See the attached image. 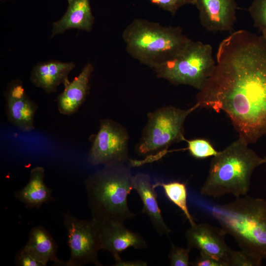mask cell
Here are the masks:
<instances>
[{
	"mask_svg": "<svg viewBox=\"0 0 266 266\" xmlns=\"http://www.w3.org/2000/svg\"><path fill=\"white\" fill-rule=\"evenodd\" d=\"M196 104L183 109L173 106L162 107L150 113L137 146L142 155L164 150L173 143L186 141L184 123L192 112L199 108Z\"/></svg>",
	"mask_w": 266,
	"mask_h": 266,
	"instance_id": "cell-7",
	"label": "cell"
},
{
	"mask_svg": "<svg viewBox=\"0 0 266 266\" xmlns=\"http://www.w3.org/2000/svg\"><path fill=\"white\" fill-rule=\"evenodd\" d=\"M100 224L102 250L109 252L115 260L125 250L144 249L147 244L139 233L126 227L124 223L107 221Z\"/></svg>",
	"mask_w": 266,
	"mask_h": 266,
	"instance_id": "cell-13",
	"label": "cell"
},
{
	"mask_svg": "<svg viewBox=\"0 0 266 266\" xmlns=\"http://www.w3.org/2000/svg\"><path fill=\"white\" fill-rule=\"evenodd\" d=\"M191 264L194 266H225L222 262L201 252L194 262Z\"/></svg>",
	"mask_w": 266,
	"mask_h": 266,
	"instance_id": "cell-27",
	"label": "cell"
},
{
	"mask_svg": "<svg viewBox=\"0 0 266 266\" xmlns=\"http://www.w3.org/2000/svg\"><path fill=\"white\" fill-rule=\"evenodd\" d=\"M239 137L213 157L208 175L200 188V194L213 198L231 194L238 198L246 196L249 190L254 170L266 164Z\"/></svg>",
	"mask_w": 266,
	"mask_h": 266,
	"instance_id": "cell-2",
	"label": "cell"
},
{
	"mask_svg": "<svg viewBox=\"0 0 266 266\" xmlns=\"http://www.w3.org/2000/svg\"><path fill=\"white\" fill-rule=\"evenodd\" d=\"M4 96L8 122L23 132L34 130V119L38 106L27 95L22 82L14 80L9 83Z\"/></svg>",
	"mask_w": 266,
	"mask_h": 266,
	"instance_id": "cell-10",
	"label": "cell"
},
{
	"mask_svg": "<svg viewBox=\"0 0 266 266\" xmlns=\"http://www.w3.org/2000/svg\"><path fill=\"white\" fill-rule=\"evenodd\" d=\"M154 185L156 187L161 186L163 188L166 197L181 210L191 226H194L197 224L191 215L187 205V191L185 183L175 181L168 183L157 182Z\"/></svg>",
	"mask_w": 266,
	"mask_h": 266,
	"instance_id": "cell-20",
	"label": "cell"
},
{
	"mask_svg": "<svg viewBox=\"0 0 266 266\" xmlns=\"http://www.w3.org/2000/svg\"><path fill=\"white\" fill-rule=\"evenodd\" d=\"M75 67L72 62L65 63L57 60L39 62L33 67L30 75V81L36 87L41 88L50 94L57 91L58 87L69 80L68 76Z\"/></svg>",
	"mask_w": 266,
	"mask_h": 266,
	"instance_id": "cell-15",
	"label": "cell"
},
{
	"mask_svg": "<svg viewBox=\"0 0 266 266\" xmlns=\"http://www.w3.org/2000/svg\"><path fill=\"white\" fill-rule=\"evenodd\" d=\"M262 260L241 250H232L228 266H258L261 265Z\"/></svg>",
	"mask_w": 266,
	"mask_h": 266,
	"instance_id": "cell-23",
	"label": "cell"
},
{
	"mask_svg": "<svg viewBox=\"0 0 266 266\" xmlns=\"http://www.w3.org/2000/svg\"><path fill=\"white\" fill-rule=\"evenodd\" d=\"M248 10L254 26L266 38V0H253Z\"/></svg>",
	"mask_w": 266,
	"mask_h": 266,
	"instance_id": "cell-22",
	"label": "cell"
},
{
	"mask_svg": "<svg viewBox=\"0 0 266 266\" xmlns=\"http://www.w3.org/2000/svg\"><path fill=\"white\" fill-rule=\"evenodd\" d=\"M191 249L187 247L185 248L171 245V248L168 254L170 266H189V254Z\"/></svg>",
	"mask_w": 266,
	"mask_h": 266,
	"instance_id": "cell-25",
	"label": "cell"
},
{
	"mask_svg": "<svg viewBox=\"0 0 266 266\" xmlns=\"http://www.w3.org/2000/svg\"><path fill=\"white\" fill-rule=\"evenodd\" d=\"M45 170L40 166L33 168L28 183L15 194V198L29 208H39L53 200L52 190L44 183Z\"/></svg>",
	"mask_w": 266,
	"mask_h": 266,
	"instance_id": "cell-18",
	"label": "cell"
},
{
	"mask_svg": "<svg viewBox=\"0 0 266 266\" xmlns=\"http://www.w3.org/2000/svg\"><path fill=\"white\" fill-rule=\"evenodd\" d=\"M64 224L70 253L66 266H102L98 259L102 249L100 224L93 219H78L69 211L64 214Z\"/></svg>",
	"mask_w": 266,
	"mask_h": 266,
	"instance_id": "cell-8",
	"label": "cell"
},
{
	"mask_svg": "<svg viewBox=\"0 0 266 266\" xmlns=\"http://www.w3.org/2000/svg\"><path fill=\"white\" fill-rule=\"evenodd\" d=\"M66 11L52 24L51 37L65 31L76 29L86 32L92 30L94 23L90 0H69Z\"/></svg>",
	"mask_w": 266,
	"mask_h": 266,
	"instance_id": "cell-17",
	"label": "cell"
},
{
	"mask_svg": "<svg viewBox=\"0 0 266 266\" xmlns=\"http://www.w3.org/2000/svg\"><path fill=\"white\" fill-rule=\"evenodd\" d=\"M215 64L210 44L191 39L175 56L153 70L158 77L173 85H189L199 91L210 75Z\"/></svg>",
	"mask_w": 266,
	"mask_h": 266,
	"instance_id": "cell-6",
	"label": "cell"
},
{
	"mask_svg": "<svg viewBox=\"0 0 266 266\" xmlns=\"http://www.w3.org/2000/svg\"></svg>",
	"mask_w": 266,
	"mask_h": 266,
	"instance_id": "cell-30",
	"label": "cell"
},
{
	"mask_svg": "<svg viewBox=\"0 0 266 266\" xmlns=\"http://www.w3.org/2000/svg\"><path fill=\"white\" fill-rule=\"evenodd\" d=\"M226 233L222 228L207 224L191 226L185 233L188 247L197 249L228 266L232 249L225 242Z\"/></svg>",
	"mask_w": 266,
	"mask_h": 266,
	"instance_id": "cell-11",
	"label": "cell"
},
{
	"mask_svg": "<svg viewBox=\"0 0 266 266\" xmlns=\"http://www.w3.org/2000/svg\"><path fill=\"white\" fill-rule=\"evenodd\" d=\"M133 186L142 201L143 208L141 212L147 214L158 233L168 235L171 230L163 218L155 191L156 187L152 184L149 175L138 173L133 176Z\"/></svg>",
	"mask_w": 266,
	"mask_h": 266,
	"instance_id": "cell-16",
	"label": "cell"
},
{
	"mask_svg": "<svg viewBox=\"0 0 266 266\" xmlns=\"http://www.w3.org/2000/svg\"><path fill=\"white\" fill-rule=\"evenodd\" d=\"M122 37L128 54L153 69L175 56L191 40L179 27L141 19L127 26Z\"/></svg>",
	"mask_w": 266,
	"mask_h": 266,
	"instance_id": "cell-5",
	"label": "cell"
},
{
	"mask_svg": "<svg viewBox=\"0 0 266 266\" xmlns=\"http://www.w3.org/2000/svg\"><path fill=\"white\" fill-rule=\"evenodd\" d=\"M68 1L69 0H67Z\"/></svg>",
	"mask_w": 266,
	"mask_h": 266,
	"instance_id": "cell-29",
	"label": "cell"
},
{
	"mask_svg": "<svg viewBox=\"0 0 266 266\" xmlns=\"http://www.w3.org/2000/svg\"><path fill=\"white\" fill-rule=\"evenodd\" d=\"M215 61L196 103L225 112L239 137L255 143L266 134V38L232 32L220 43Z\"/></svg>",
	"mask_w": 266,
	"mask_h": 266,
	"instance_id": "cell-1",
	"label": "cell"
},
{
	"mask_svg": "<svg viewBox=\"0 0 266 266\" xmlns=\"http://www.w3.org/2000/svg\"><path fill=\"white\" fill-rule=\"evenodd\" d=\"M150 1L164 10L174 15L182 6L187 4L194 5L195 0H150Z\"/></svg>",
	"mask_w": 266,
	"mask_h": 266,
	"instance_id": "cell-26",
	"label": "cell"
},
{
	"mask_svg": "<svg viewBox=\"0 0 266 266\" xmlns=\"http://www.w3.org/2000/svg\"><path fill=\"white\" fill-rule=\"evenodd\" d=\"M129 139L128 132L122 125L110 119H101L88 162L93 166L125 164L129 160Z\"/></svg>",
	"mask_w": 266,
	"mask_h": 266,
	"instance_id": "cell-9",
	"label": "cell"
},
{
	"mask_svg": "<svg viewBox=\"0 0 266 266\" xmlns=\"http://www.w3.org/2000/svg\"><path fill=\"white\" fill-rule=\"evenodd\" d=\"M211 213L241 250L266 260V200L241 196L214 206Z\"/></svg>",
	"mask_w": 266,
	"mask_h": 266,
	"instance_id": "cell-4",
	"label": "cell"
},
{
	"mask_svg": "<svg viewBox=\"0 0 266 266\" xmlns=\"http://www.w3.org/2000/svg\"><path fill=\"white\" fill-rule=\"evenodd\" d=\"M15 265L18 266H46L47 263L36 254L26 249L21 248L14 258Z\"/></svg>",
	"mask_w": 266,
	"mask_h": 266,
	"instance_id": "cell-24",
	"label": "cell"
},
{
	"mask_svg": "<svg viewBox=\"0 0 266 266\" xmlns=\"http://www.w3.org/2000/svg\"><path fill=\"white\" fill-rule=\"evenodd\" d=\"M115 263L113 266H146V262L141 260L128 261L124 260L119 258L115 260Z\"/></svg>",
	"mask_w": 266,
	"mask_h": 266,
	"instance_id": "cell-28",
	"label": "cell"
},
{
	"mask_svg": "<svg viewBox=\"0 0 266 266\" xmlns=\"http://www.w3.org/2000/svg\"><path fill=\"white\" fill-rule=\"evenodd\" d=\"M201 25L209 32H231L236 21L235 0H195Z\"/></svg>",
	"mask_w": 266,
	"mask_h": 266,
	"instance_id": "cell-12",
	"label": "cell"
},
{
	"mask_svg": "<svg viewBox=\"0 0 266 266\" xmlns=\"http://www.w3.org/2000/svg\"><path fill=\"white\" fill-rule=\"evenodd\" d=\"M133 176L125 164L105 166L89 175L84 185L92 219L124 223L135 216L127 202L133 189Z\"/></svg>",
	"mask_w": 266,
	"mask_h": 266,
	"instance_id": "cell-3",
	"label": "cell"
},
{
	"mask_svg": "<svg viewBox=\"0 0 266 266\" xmlns=\"http://www.w3.org/2000/svg\"><path fill=\"white\" fill-rule=\"evenodd\" d=\"M24 247L47 263L51 261L57 266H66V262L57 256L58 245L50 233L42 226L33 228Z\"/></svg>",
	"mask_w": 266,
	"mask_h": 266,
	"instance_id": "cell-19",
	"label": "cell"
},
{
	"mask_svg": "<svg viewBox=\"0 0 266 266\" xmlns=\"http://www.w3.org/2000/svg\"><path fill=\"white\" fill-rule=\"evenodd\" d=\"M187 143V149L190 154L198 159H206L217 155L218 151L211 142L207 139L197 138L186 140Z\"/></svg>",
	"mask_w": 266,
	"mask_h": 266,
	"instance_id": "cell-21",
	"label": "cell"
},
{
	"mask_svg": "<svg viewBox=\"0 0 266 266\" xmlns=\"http://www.w3.org/2000/svg\"><path fill=\"white\" fill-rule=\"evenodd\" d=\"M93 70V65L88 63L78 76L64 85V90L56 99L60 114L69 116L78 111L89 93L90 79Z\"/></svg>",
	"mask_w": 266,
	"mask_h": 266,
	"instance_id": "cell-14",
	"label": "cell"
}]
</instances>
